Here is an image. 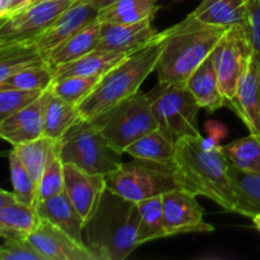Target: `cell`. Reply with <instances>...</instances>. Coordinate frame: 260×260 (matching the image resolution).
Returning a JSON list of instances; mask_svg holds the SVG:
<instances>
[{"label":"cell","instance_id":"cell-13","mask_svg":"<svg viewBox=\"0 0 260 260\" xmlns=\"http://www.w3.org/2000/svg\"><path fill=\"white\" fill-rule=\"evenodd\" d=\"M106 190V175L90 174L73 164L63 165V192L85 223L95 213Z\"/></svg>","mask_w":260,"mask_h":260},{"label":"cell","instance_id":"cell-21","mask_svg":"<svg viewBox=\"0 0 260 260\" xmlns=\"http://www.w3.org/2000/svg\"><path fill=\"white\" fill-rule=\"evenodd\" d=\"M99 41H101V22L95 19L78 33L52 48L45 56V60L53 70L57 66L71 62L98 48Z\"/></svg>","mask_w":260,"mask_h":260},{"label":"cell","instance_id":"cell-8","mask_svg":"<svg viewBox=\"0 0 260 260\" xmlns=\"http://www.w3.org/2000/svg\"><path fill=\"white\" fill-rule=\"evenodd\" d=\"M147 95L157 126L175 141L185 136H202L198 129L201 107L187 88L157 84Z\"/></svg>","mask_w":260,"mask_h":260},{"label":"cell","instance_id":"cell-29","mask_svg":"<svg viewBox=\"0 0 260 260\" xmlns=\"http://www.w3.org/2000/svg\"><path fill=\"white\" fill-rule=\"evenodd\" d=\"M137 207H139L140 213L137 240L140 245L157 240V239L168 238L164 223L161 196L137 202Z\"/></svg>","mask_w":260,"mask_h":260},{"label":"cell","instance_id":"cell-11","mask_svg":"<svg viewBox=\"0 0 260 260\" xmlns=\"http://www.w3.org/2000/svg\"><path fill=\"white\" fill-rule=\"evenodd\" d=\"M164 223L168 236L189 233H213L206 222L205 212L196 196L184 189H174L161 196Z\"/></svg>","mask_w":260,"mask_h":260},{"label":"cell","instance_id":"cell-15","mask_svg":"<svg viewBox=\"0 0 260 260\" xmlns=\"http://www.w3.org/2000/svg\"><path fill=\"white\" fill-rule=\"evenodd\" d=\"M99 9L90 0H78L65 10L45 33L35 40L45 57L52 48L98 19Z\"/></svg>","mask_w":260,"mask_h":260},{"label":"cell","instance_id":"cell-23","mask_svg":"<svg viewBox=\"0 0 260 260\" xmlns=\"http://www.w3.org/2000/svg\"><path fill=\"white\" fill-rule=\"evenodd\" d=\"M41 222V217L33 206L18 201L0 207V238L4 240H25Z\"/></svg>","mask_w":260,"mask_h":260},{"label":"cell","instance_id":"cell-42","mask_svg":"<svg viewBox=\"0 0 260 260\" xmlns=\"http://www.w3.org/2000/svg\"><path fill=\"white\" fill-rule=\"evenodd\" d=\"M251 220H253V223H254V228L256 229V230L260 233V212L256 213L254 217H251Z\"/></svg>","mask_w":260,"mask_h":260},{"label":"cell","instance_id":"cell-20","mask_svg":"<svg viewBox=\"0 0 260 260\" xmlns=\"http://www.w3.org/2000/svg\"><path fill=\"white\" fill-rule=\"evenodd\" d=\"M131 53L95 48L91 52L53 69V83L69 76H103Z\"/></svg>","mask_w":260,"mask_h":260},{"label":"cell","instance_id":"cell-1","mask_svg":"<svg viewBox=\"0 0 260 260\" xmlns=\"http://www.w3.org/2000/svg\"><path fill=\"white\" fill-rule=\"evenodd\" d=\"M174 165L183 189L241 215L240 200L229 177V160L220 146H210L202 136L182 137L175 144Z\"/></svg>","mask_w":260,"mask_h":260},{"label":"cell","instance_id":"cell-31","mask_svg":"<svg viewBox=\"0 0 260 260\" xmlns=\"http://www.w3.org/2000/svg\"><path fill=\"white\" fill-rule=\"evenodd\" d=\"M53 84L52 68L43 65L29 66L0 81V90H46Z\"/></svg>","mask_w":260,"mask_h":260},{"label":"cell","instance_id":"cell-19","mask_svg":"<svg viewBox=\"0 0 260 260\" xmlns=\"http://www.w3.org/2000/svg\"><path fill=\"white\" fill-rule=\"evenodd\" d=\"M36 210L42 220L48 221L60 228L79 243L85 244L84 243L85 222L65 192L37 202Z\"/></svg>","mask_w":260,"mask_h":260},{"label":"cell","instance_id":"cell-28","mask_svg":"<svg viewBox=\"0 0 260 260\" xmlns=\"http://www.w3.org/2000/svg\"><path fill=\"white\" fill-rule=\"evenodd\" d=\"M80 118L78 106H74L52 93L45 111L43 136L58 141Z\"/></svg>","mask_w":260,"mask_h":260},{"label":"cell","instance_id":"cell-43","mask_svg":"<svg viewBox=\"0 0 260 260\" xmlns=\"http://www.w3.org/2000/svg\"><path fill=\"white\" fill-rule=\"evenodd\" d=\"M38 2H41V0H30V2H29V4H28V5L36 4V3H38ZM28 5H27V7H28Z\"/></svg>","mask_w":260,"mask_h":260},{"label":"cell","instance_id":"cell-38","mask_svg":"<svg viewBox=\"0 0 260 260\" xmlns=\"http://www.w3.org/2000/svg\"><path fill=\"white\" fill-rule=\"evenodd\" d=\"M254 56L260 61V0H249V19L245 25Z\"/></svg>","mask_w":260,"mask_h":260},{"label":"cell","instance_id":"cell-3","mask_svg":"<svg viewBox=\"0 0 260 260\" xmlns=\"http://www.w3.org/2000/svg\"><path fill=\"white\" fill-rule=\"evenodd\" d=\"M139 225L137 203L107 189L84 226V243L95 260H124L140 246Z\"/></svg>","mask_w":260,"mask_h":260},{"label":"cell","instance_id":"cell-6","mask_svg":"<svg viewBox=\"0 0 260 260\" xmlns=\"http://www.w3.org/2000/svg\"><path fill=\"white\" fill-rule=\"evenodd\" d=\"M106 180L107 189L136 203L183 189L174 161L157 162L134 157L106 175Z\"/></svg>","mask_w":260,"mask_h":260},{"label":"cell","instance_id":"cell-16","mask_svg":"<svg viewBox=\"0 0 260 260\" xmlns=\"http://www.w3.org/2000/svg\"><path fill=\"white\" fill-rule=\"evenodd\" d=\"M159 35L152 19L136 23L101 22V41L98 48L117 52L134 53L149 45Z\"/></svg>","mask_w":260,"mask_h":260},{"label":"cell","instance_id":"cell-5","mask_svg":"<svg viewBox=\"0 0 260 260\" xmlns=\"http://www.w3.org/2000/svg\"><path fill=\"white\" fill-rule=\"evenodd\" d=\"M63 164H73L90 174L108 175L122 164V154L93 121L80 118L56 141Z\"/></svg>","mask_w":260,"mask_h":260},{"label":"cell","instance_id":"cell-25","mask_svg":"<svg viewBox=\"0 0 260 260\" xmlns=\"http://www.w3.org/2000/svg\"><path fill=\"white\" fill-rule=\"evenodd\" d=\"M43 63L47 62L35 41L0 45V81L22 69Z\"/></svg>","mask_w":260,"mask_h":260},{"label":"cell","instance_id":"cell-9","mask_svg":"<svg viewBox=\"0 0 260 260\" xmlns=\"http://www.w3.org/2000/svg\"><path fill=\"white\" fill-rule=\"evenodd\" d=\"M212 53L221 91L228 103L235 96L239 83L254 55L245 25H231L218 41Z\"/></svg>","mask_w":260,"mask_h":260},{"label":"cell","instance_id":"cell-14","mask_svg":"<svg viewBox=\"0 0 260 260\" xmlns=\"http://www.w3.org/2000/svg\"><path fill=\"white\" fill-rule=\"evenodd\" d=\"M52 90L46 89L37 99L15 112L0 123V139L12 146L32 141L43 136L45 111Z\"/></svg>","mask_w":260,"mask_h":260},{"label":"cell","instance_id":"cell-36","mask_svg":"<svg viewBox=\"0 0 260 260\" xmlns=\"http://www.w3.org/2000/svg\"><path fill=\"white\" fill-rule=\"evenodd\" d=\"M45 91V90H43ZM42 90H0V123L37 99Z\"/></svg>","mask_w":260,"mask_h":260},{"label":"cell","instance_id":"cell-30","mask_svg":"<svg viewBox=\"0 0 260 260\" xmlns=\"http://www.w3.org/2000/svg\"><path fill=\"white\" fill-rule=\"evenodd\" d=\"M222 154L230 162L246 172L260 173V139L255 135L235 140L220 146Z\"/></svg>","mask_w":260,"mask_h":260},{"label":"cell","instance_id":"cell-40","mask_svg":"<svg viewBox=\"0 0 260 260\" xmlns=\"http://www.w3.org/2000/svg\"><path fill=\"white\" fill-rule=\"evenodd\" d=\"M15 200V196L13 192H7V190H3L0 189V207L3 206L8 205V203H12L14 202Z\"/></svg>","mask_w":260,"mask_h":260},{"label":"cell","instance_id":"cell-33","mask_svg":"<svg viewBox=\"0 0 260 260\" xmlns=\"http://www.w3.org/2000/svg\"><path fill=\"white\" fill-rule=\"evenodd\" d=\"M9 168L15 200L20 203L36 207L38 202V184L13 149L9 155Z\"/></svg>","mask_w":260,"mask_h":260},{"label":"cell","instance_id":"cell-32","mask_svg":"<svg viewBox=\"0 0 260 260\" xmlns=\"http://www.w3.org/2000/svg\"><path fill=\"white\" fill-rule=\"evenodd\" d=\"M53 142H55L53 140L42 136L40 139L13 146V150L17 152L20 161L27 168V170L37 184L40 183L41 177H42L43 169H45L46 161H47L48 152H50Z\"/></svg>","mask_w":260,"mask_h":260},{"label":"cell","instance_id":"cell-10","mask_svg":"<svg viewBox=\"0 0 260 260\" xmlns=\"http://www.w3.org/2000/svg\"><path fill=\"white\" fill-rule=\"evenodd\" d=\"M78 0H41L0 19V45L35 41Z\"/></svg>","mask_w":260,"mask_h":260},{"label":"cell","instance_id":"cell-35","mask_svg":"<svg viewBox=\"0 0 260 260\" xmlns=\"http://www.w3.org/2000/svg\"><path fill=\"white\" fill-rule=\"evenodd\" d=\"M102 76H69L55 81L51 90L63 101L79 106L93 91Z\"/></svg>","mask_w":260,"mask_h":260},{"label":"cell","instance_id":"cell-4","mask_svg":"<svg viewBox=\"0 0 260 260\" xmlns=\"http://www.w3.org/2000/svg\"><path fill=\"white\" fill-rule=\"evenodd\" d=\"M165 37L167 29L104 74L93 91L78 106L81 118L93 121L136 94L141 84L156 69Z\"/></svg>","mask_w":260,"mask_h":260},{"label":"cell","instance_id":"cell-2","mask_svg":"<svg viewBox=\"0 0 260 260\" xmlns=\"http://www.w3.org/2000/svg\"><path fill=\"white\" fill-rule=\"evenodd\" d=\"M229 28L205 24L190 13L168 28L155 69L160 85L185 88L193 71L213 52Z\"/></svg>","mask_w":260,"mask_h":260},{"label":"cell","instance_id":"cell-34","mask_svg":"<svg viewBox=\"0 0 260 260\" xmlns=\"http://www.w3.org/2000/svg\"><path fill=\"white\" fill-rule=\"evenodd\" d=\"M63 165L55 141L48 152L47 161L38 183V202L63 192Z\"/></svg>","mask_w":260,"mask_h":260},{"label":"cell","instance_id":"cell-7","mask_svg":"<svg viewBox=\"0 0 260 260\" xmlns=\"http://www.w3.org/2000/svg\"><path fill=\"white\" fill-rule=\"evenodd\" d=\"M93 122L104 137L121 152L126 151L137 139L159 127L149 95L140 90L96 117Z\"/></svg>","mask_w":260,"mask_h":260},{"label":"cell","instance_id":"cell-12","mask_svg":"<svg viewBox=\"0 0 260 260\" xmlns=\"http://www.w3.org/2000/svg\"><path fill=\"white\" fill-rule=\"evenodd\" d=\"M25 240L45 260H95L85 244L42 218Z\"/></svg>","mask_w":260,"mask_h":260},{"label":"cell","instance_id":"cell-18","mask_svg":"<svg viewBox=\"0 0 260 260\" xmlns=\"http://www.w3.org/2000/svg\"><path fill=\"white\" fill-rule=\"evenodd\" d=\"M185 88L192 93L201 109H205L210 113L226 106V99L220 88L213 53H211L193 71Z\"/></svg>","mask_w":260,"mask_h":260},{"label":"cell","instance_id":"cell-27","mask_svg":"<svg viewBox=\"0 0 260 260\" xmlns=\"http://www.w3.org/2000/svg\"><path fill=\"white\" fill-rule=\"evenodd\" d=\"M229 177L241 205V215L254 217L260 212V173L246 172L229 161Z\"/></svg>","mask_w":260,"mask_h":260},{"label":"cell","instance_id":"cell-39","mask_svg":"<svg viewBox=\"0 0 260 260\" xmlns=\"http://www.w3.org/2000/svg\"><path fill=\"white\" fill-rule=\"evenodd\" d=\"M29 2L30 0H12L9 4V8H8V13L5 17H8V15H12V14H14V13L22 10L23 8H25L28 4H29Z\"/></svg>","mask_w":260,"mask_h":260},{"label":"cell","instance_id":"cell-17","mask_svg":"<svg viewBox=\"0 0 260 260\" xmlns=\"http://www.w3.org/2000/svg\"><path fill=\"white\" fill-rule=\"evenodd\" d=\"M251 135L260 139V61L253 55L233 101L228 102Z\"/></svg>","mask_w":260,"mask_h":260},{"label":"cell","instance_id":"cell-26","mask_svg":"<svg viewBox=\"0 0 260 260\" xmlns=\"http://www.w3.org/2000/svg\"><path fill=\"white\" fill-rule=\"evenodd\" d=\"M159 9V0H117L99 10L98 20L104 23H136L154 19Z\"/></svg>","mask_w":260,"mask_h":260},{"label":"cell","instance_id":"cell-37","mask_svg":"<svg viewBox=\"0 0 260 260\" xmlns=\"http://www.w3.org/2000/svg\"><path fill=\"white\" fill-rule=\"evenodd\" d=\"M0 260H45L27 240L7 239L0 245Z\"/></svg>","mask_w":260,"mask_h":260},{"label":"cell","instance_id":"cell-44","mask_svg":"<svg viewBox=\"0 0 260 260\" xmlns=\"http://www.w3.org/2000/svg\"><path fill=\"white\" fill-rule=\"evenodd\" d=\"M2 3H3V0H0V7H2Z\"/></svg>","mask_w":260,"mask_h":260},{"label":"cell","instance_id":"cell-22","mask_svg":"<svg viewBox=\"0 0 260 260\" xmlns=\"http://www.w3.org/2000/svg\"><path fill=\"white\" fill-rule=\"evenodd\" d=\"M190 14L205 24L218 27L246 25L249 0H202Z\"/></svg>","mask_w":260,"mask_h":260},{"label":"cell","instance_id":"cell-41","mask_svg":"<svg viewBox=\"0 0 260 260\" xmlns=\"http://www.w3.org/2000/svg\"><path fill=\"white\" fill-rule=\"evenodd\" d=\"M90 2L93 3V4L95 5L99 10H101V9H103V8L108 7V5L112 4V3L117 2V0H90Z\"/></svg>","mask_w":260,"mask_h":260},{"label":"cell","instance_id":"cell-24","mask_svg":"<svg viewBox=\"0 0 260 260\" xmlns=\"http://www.w3.org/2000/svg\"><path fill=\"white\" fill-rule=\"evenodd\" d=\"M175 144L177 141L173 137L157 127L132 142L124 152L136 159L173 162L175 156Z\"/></svg>","mask_w":260,"mask_h":260}]
</instances>
